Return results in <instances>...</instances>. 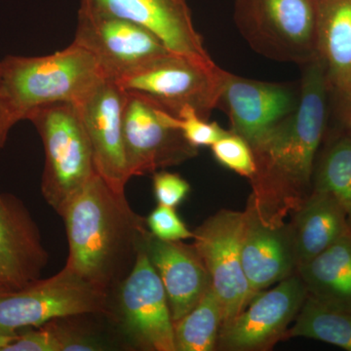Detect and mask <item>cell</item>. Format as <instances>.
<instances>
[{"mask_svg": "<svg viewBox=\"0 0 351 351\" xmlns=\"http://www.w3.org/2000/svg\"><path fill=\"white\" fill-rule=\"evenodd\" d=\"M66 226V265L78 276L112 293L130 274L149 234L125 193L96 174L61 215Z\"/></svg>", "mask_w": 351, "mask_h": 351, "instance_id": "1", "label": "cell"}, {"mask_svg": "<svg viewBox=\"0 0 351 351\" xmlns=\"http://www.w3.org/2000/svg\"><path fill=\"white\" fill-rule=\"evenodd\" d=\"M294 112L251 145L257 162V193L294 197L311 186L314 162L326 132L329 84L317 57L304 64Z\"/></svg>", "mask_w": 351, "mask_h": 351, "instance_id": "2", "label": "cell"}, {"mask_svg": "<svg viewBox=\"0 0 351 351\" xmlns=\"http://www.w3.org/2000/svg\"><path fill=\"white\" fill-rule=\"evenodd\" d=\"M0 73L14 124L43 106L77 105L106 78L93 55L75 43L47 56H6L0 61Z\"/></svg>", "mask_w": 351, "mask_h": 351, "instance_id": "3", "label": "cell"}, {"mask_svg": "<svg viewBox=\"0 0 351 351\" xmlns=\"http://www.w3.org/2000/svg\"><path fill=\"white\" fill-rule=\"evenodd\" d=\"M43 141L44 200L61 216L97 174L93 154L75 104L60 101L34 110L27 117Z\"/></svg>", "mask_w": 351, "mask_h": 351, "instance_id": "4", "label": "cell"}, {"mask_svg": "<svg viewBox=\"0 0 351 351\" xmlns=\"http://www.w3.org/2000/svg\"><path fill=\"white\" fill-rule=\"evenodd\" d=\"M234 22L258 54L278 62L317 57L315 0H234Z\"/></svg>", "mask_w": 351, "mask_h": 351, "instance_id": "5", "label": "cell"}, {"mask_svg": "<svg viewBox=\"0 0 351 351\" xmlns=\"http://www.w3.org/2000/svg\"><path fill=\"white\" fill-rule=\"evenodd\" d=\"M110 293L64 265L55 276L0 295V331L19 334L59 318L110 311Z\"/></svg>", "mask_w": 351, "mask_h": 351, "instance_id": "6", "label": "cell"}, {"mask_svg": "<svg viewBox=\"0 0 351 351\" xmlns=\"http://www.w3.org/2000/svg\"><path fill=\"white\" fill-rule=\"evenodd\" d=\"M221 69L168 53L142 64L117 82L123 91L145 97L164 112L179 117L186 108L209 119L218 106Z\"/></svg>", "mask_w": 351, "mask_h": 351, "instance_id": "7", "label": "cell"}, {"mask_svg": "<svg viewBox=\"0 0 351 351\" xmlns=\"http://www.w3.org/2000/svg\"><path fill=\"white\" fill-rule=\"evenodd\" d=\"M122 133L130 178L178 165L197 154V149L175 125L173 115L131 92H125Z\"/></svg>", "mask_w": 351, "mask_h": 351, "instance_id": "8", "label": "cell"}, {"mask_svg": "<svg viewBox=\"0 0 351 351\" xmlns=\"http://www.w3.org/2000/svg\"><path fill=\"white\" fill-rule=\"evenodd\" d=\"M115 291L117 317L126 338L142 350L176 351L167 295L145 247Z\"/></svg>", "mask_w": 351, "mask_h": 351, "instance_id": "9", "label": "cell"}, {"mask_svg": "<svg viewBox=\"0 0 351 351\" xmlns=\"http://www.w3.org/2000/svg\"><path fill=\"white\" fill-rule=\"evenodd\" d=\"M245 223V212L221 211L208 219L193 237V247L206 267L210 286L223 306V324L241 313L257 295L242 265Z\"/></svg>", "mask_w": 351, "mask_h": 351, "instance_id": "10", "label": "cell"}, {"mask_svg": "<svg viewBox=\"0 0 351 351\" xmlns=\"http://www.w3.org/2000/svg\"><path fill=\"white\" fill-rule=\"evenodd\" d=\"M73 43L89 51L101 73L117 82L154 58L170 51L142 25L112 16L78 10Z\"/></svg>", "mask_w": 351, "mask_h": 351, "instance_id": "11", "label": "cell"}, {"mask_svg": "<svg viewBox=\"0 0 351 351\" xmlns=\"http://www.w3.org/2000/svg\"><path fill=\"white\" fill-rule=\"evenodd\" d=\"M80 9L130 21L152 32L171 53L205 66L216 64L195 29L186 0H82Z\"/></svg>", "mask_w": 351, "mask_h": 351, "instance_id": "12", "label": "cell"}, {"mask_svg": "<svg viewBox=\"0 0 351 351\" xmlns=\"http://www.w3.org/2000/svg\"><path fill=\"white\" fill-rule=\"evenodd\" d=\"M301 277H287L276 288L257 294L221 326L219 346L228 350H258L285 332L307 298Z\"/></svg>", "mask_w": 351, "mask_h": 351, "instance_id": "13", "label": "cell"}, {"mask_svg": "<svg viewBox=\"0 0 351 351\" xmlns=\"http://www.w3.org/2000/svg\"><path fill=\"white\" fill-rule=\"evenodd\" d=\"M125 92L105 78L76 105L92 154L97 174L119 193H125L131 179L127 170L122 133V110Z\"/></svg>", "mask_w": 351, "mask_h": 351, "instance_id": "14", "label": "cell"}, {"mask_svg": "<svg viewBox=\"0 0 351 351\" xmlns=\"http://www.w3.org/2000/svg\"><path fill=\"white\" fill-rule=\"evenodd\" d=\"M298 101L299 95L289 85L247 80L221 69L217 108L230 117L232 132L250 145L294 112Z\"/></svg>", "mask_w": 351, "mask_h": 351, "instance_id": "15", "label": "cell"}, {"mask_svg": "<svg viewBox=\"0 0 351 351\" xmlns=\"http://www.w3.org/2000/svg\"><path fill=\"white\" fill-rule=\"evenodd\" d=\"M49 254L23 201L0 191V284L15 292L43 276Z\"/></svg>", "mask_w": 351, "mask_h": 351, "instance_id": "16", "label": "cell"}, {"mask_svg": "<svg viewBox=\"0 0 351 351\" xmlns=\"http://www.w3.org/2000/svg\"><path fill=\"white\" fill-rule=\"evenodd\" d=\"M251 207L245 212L241 258L247 280L258 294L287 278L297 260L292 230L267 218L258 199Z\"/></svg>", "mask_w": 351, "mask_h": 351, "instance_id": "17", "label": "cell"}, {"mask_svg": "<svg viewBox=\"0 0 351 351\" xmlns=\"http://www.w3.org/2000/svg\"><path fill=\"white\" fill-rule=\"evenodd\" d=\"M145 250L160 277L173 322L184 317L210 287L209 274L195 247L163 241L149 232Z\"/></svg>", "mask_w": 351, "mask_h": 351, "instance_id": "18", "label": "cell"}, {"mask_svg": "<svg viewBox=\"0 0 351 351\" xmlns=\"http://www.w3.org/2000/svg\"><path fill=\"white\" fill-rule=\"evenodd\" d=\"M317 58L331 94L351 86V0H315Z\"/></svg>", "mask_w": 351, "mask_h": 351, "instance_id": "19", "label": "cell"}, {"mask_svg": "<svg viewBox=\"0 0 351 351\" xmlns=\"http://www.w3.org/2000/svg\"><path fill=\"white\" fill-rule=\"evenodd\" d=\"M350 230L338 201L325 191L313 189L300 207L292 230L298 265L319 255Z\"/></svg>", "mask_w": 351, "mask_h": 351, "instance_id": "20", "label": "cell"}, {"mask_svg": "<svg viewBox=\"0 0 351 351\" xmlns=\"http://www.w3.org/2000/svg\"><path fill=\"white\" fill-rule=\"evenodd\" d=\"M307 294L351 313V230L308 262L299 265Z\"/></svg>", "mask_w": 351, "mask_h": 351, "instance_id": "21", "label": "cell"}, {"mask_svg": "<svg viewBox=\"0 0 351 351\" xmlns=\"http://www.w3.org/2000/svg\"><path fill=\"white\" fill-rule=\"evenodd\" d=\"M223 324V306L210 286L199 302L174 323L176 351L214 350Z\"/></svg>", "mask_w": 351, "mask_h": 351, "instance_id": "22", "label": "cell"}, {"mask_svg": "<svg viewBox=\"0 0 351 351\" xmlns=\"http://www.w3.org/2000/svg\"><path fill=\"white\" fill-rule=\"evenodd\" d=\"M287 337L317 339L351 351V313L326 306L307 295Z\"/></svg>", "mask_w": 351, "mask_h": 351, "instance_id": "23", "label": "cell"}, {"mask_svg": "<svg viewBox=\"0 0 351 351\" xmlns=\"http://www.w3.org/2000/svg\"><path fill=\"white\" fill-rule=\"evenodd\" d=\"M335 198L345 212L351 230V138L338 133L323 154L314 188Z\"/></svg>", "mask_w": 351, "mask_h": 351, "instance_id": "24", "label": "cell"}, {"mask_svg": "<svg viewBox=\"0 0 351 351\" xmlns=\"http://www.w3.org/2000/svg\"><path fill=\"white\" fill-rule=\"evenodd\" d=\"M215 159L223 167L240 176L254 179L257 162L252 147L246 140L230 131L211 147Z\"/></svg>", "mask_w": 351, "mask_h": 351, "instance_id": "25", "label": "cell"}, {"mask_svg": "<svg viewBox=\"0 0 351 351\" xmlns=\"http://www.w3.org/2000/svg\"><path fill=\"white\" fill-rule=\"evenodd\" d=\"M173 121L189 144L196 149L212 147L230 132L221 128L216 122L202 119L191 108H184L179 117H173Z\"/></svg>", "mask_w": 351, "mask_h": 351, "instance_id": "26", "label": "cell"}, {"mask_svg": "<svg viewBox=\"0 0 351 351\" xmlns=\"http://www.w3.org/2000/svg\"><path fill=\"white\" fill-rule=\"evenodd\" d=\"M145 223L149 232L163 241H181L195 237V232H191L176 213L175 208L158 204Z\"/></svg>", "mask_w": 351, "mask_h": 351, "instance_id": "27", "label": "cell"}, {"mask_svg": "<svg viewBox=\"0 0 351 351\" xmlns=\"http://www.w3.org/2000/svg\"><path fill=\"white\" fill-rule=\"evenodd\" d=\"M152 184L158 204L171 208L181 204L191 191L189 182L181 176L167 171L154 173Z\"/></svg>", "mask_w": 351, "mask_h": 351, "instance_id": "28", "label": "cell"}, {"mask_svg": "<svg viewBox=\"0 0 351 351\" xmlns=\"http://www.w3.org/2000/svg\"><path fill=\"white\" fill-rule=\"evenodd\" d=\"M2 351H62V348L56 335L46 323L21 331Z\"/></svg>", "mask_w": 351, "mask_h": 351, "instance_id": "29", "label": "cell"}, {"mask_svg": "<svg viewBox=\"0 0 351 351\" xmlns=\"http://www.w3.org/2000/svg\"><path fill=\"white\" fill-rule=\"evenodd\" d=\"M331 95L336 101L339 133L351 138V86L341 93Z\"/></svg>", "mask_w": 351, "mask_h": 351, "instance_id": "30", "label": "cell"}, {"mask_svg": "<svg viewBox=\"0 0 351 351\" xmlns=\"http://www.w3.org/2000/svg\"><path fill=\"white\" fill-rule=\"evenodd\" d=\"M15 125L7 110L3 95H2L1 73H0V149L5 145L11 128Z\"/></svg>", "mask_w": 351, "mask_h": 351, "instance_id": "31", "label": "cell"}, {"mask_svg": "<svg viewBox=\"0 0 351 351\" xmlns=\"http://www.w3.org/2000/svg\"><path fill=\"white\" fill-rule=\"evenodd\" d=\"M17 336L18 334H7V332L0 331V351L3 350V348L17 338Z\"/></svg>", "mask_w": 351, "mask_h": 351, "instance_id": "32", "label": "cell"}, {"mask_svg": "<svg viewBox=\"0 0 351 351\" xmlns=\"http://www.w3.org/2000/svg\"><path fill=\"white\" fill-rule=\"evenodd\" d=\"M11 292H12V291L9 290V289H7L5 286H3L2 285V284H0V295L9 294V293Z\"/></svg>", "mask_w": 351, "mask_h": 351, "instance_id": "33", "label": "cell"}]
</instances>
